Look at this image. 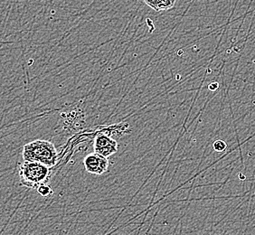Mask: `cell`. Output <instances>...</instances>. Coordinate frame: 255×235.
Listing matches in <instances>:
<instances>
[{
    "mask_svg": "<svg viewBox=\"0 0 255 235\" xmlns=\"http://www.w3.org/2000/svg\"><path fill=\"white\" fill-rule=\"evenodd\" d=\"M22 156L24 161L37 162L52 167L58 161V152L54 144L47 140H34L25 144Z\"/></svg>",
    "mask_w": 255,
    "mask_h": 235,
    "instance_id": "1",
    "label": "cell"
},
{
    "mask_svg": "<svg viewBox=\"0 0 255 235\" xmlns=\"http://www.w3.org/2000/svg\"><path fill=\"white\" fill-rule=\"evenodd\" d=\"M19 177L22 186L37 189L49 180L50 167L37 162L24 161L20 165Z\"/></svg>",
    "mask_w": 255,
    "mask_h": 235,
    "instance_id": "2",
    "label": "cell"
},
{
    "mask_svg": "<svg viewBox=\"0 0 255 235\" xmlns=\"http://www.w3.org/2000/svg\"><path fill=\"white\" fill-rule=\"evenodd\" d=\"M84 165L85 170L90 174L103 175L108 170V158L94 152L85 157Z\"/></svg>",
    "mask_w": 255,
    "mask_h": 235,
    "instance_id": "3",
    "label": "cell"
},
{
    "mask_svg": "<svg viewBox=\"0 0 255 235\" xmlns=\"http://www.w3.org/2000/svg\"><path fill=\"white\" fill-rule=\"evenodd\" d=\"M94 152L103 157H109L118 151V143L105 134H101L95 138L94 144Z\"/></svg>",
    "mask_w": 255,
    "mask_h": 235,
    "instance_id": "4",
    "label": "cell"
},
{
    "mask_svg": "<svg viewBox=\"0 0 255 235\" xmlns=\"http://www.w3.org/2000/svg\"><path fill=\"white\" fill-rule=\"evenodd\" d=\"M144 2L158 12L170 9L176 4V0H144Z\"/></svg>",
    "mask_w": 255,
    "mask_h": 235,
    "instance_id": "5",
    "label": "cell"
},
{
    "mask_svg": "<svg viewBox=\"0 0 255 235\" xmlns=\"http://www.w3.org/2000/svg\"><path fill=\"white\" fill-rule=\"evenodd\" d=\"M37 192H38V194H39L40 196H42L43 197H48V196H51V195H53V193H54L52 187L48 186V185H46V184L40 186L39 187L37 188Z\"/></svg>",
    "mask_w": 255,
    "mask_h": 235,
    "instance_id": "6",
    "label": "cell"
},
{
    "mask_svg": "<svg viewBox=\"0 0 255 235\" xmlns=\"http://www.w3.org/2000/svg\"><path fill=\"white\" fill-rule=\"evenodd\" d=\"M213 147L216 152H224L226 151V148H227V144L224 140L218 139L214 142Z\"/></svg>",
    "mask_w": 255,
    "mask_h": 235,
    "instance_id": "7",
    "label": "cell"
},
{
    "mask_svg": "<svg viewBox=\"0 0 255 235\" xmlns=\"http://www.w3.org/2000/svg\"><path fill=\"white\" fill-rule=\"evenodd\" d=\"M219 88V84L218 83H212V84H209V86H208V89L212 91V92H216L217 89Z\"/></svg>",
    "mask_w": 255,
    "mask_h": 235,
    "instance_id": "8",
    "label": "cell"
}]
</instances>
